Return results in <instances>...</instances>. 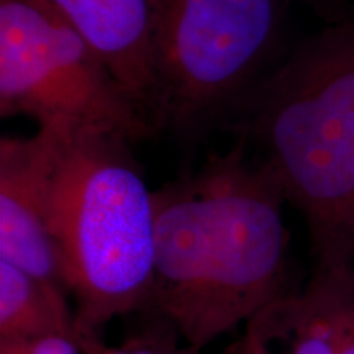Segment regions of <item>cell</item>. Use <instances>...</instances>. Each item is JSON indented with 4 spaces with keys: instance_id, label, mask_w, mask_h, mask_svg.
<instances>
[{
    "instance_id": "cell-1",
    "label": "cell",
    "mask_w": 354,
    "mask_h": 354,
    "mask_svg": "<svg viewBox=\"0 0 354 354\" xmlns=\"http://www.w3.org/2000/svg\"><path fill=\"white\" fill-rule=\"evenodd\" d=\"M286 196L243 141L154 190V277L145 313L201 353L292 292Z\"/></svg>"
},
{
    "instance_id": "cell-2",
    "label": "cell",
    "mask_w": 354,
    "mask_h": 354,
    "mask_svg": "<svg viewBox=\"0 0 354 354\" xmlns=\"http://www.w3.org/2000/svg\"><path fill=\"white\" fill-rule=\"evenodd\" d=\"M232 120L304 216L313 266H353L354 10L274 66Z\"/></svg>"
},
{
    "instance_id": "cell-3",
    "label": "cell",
    "mask_w": 354,
    "mask_h": 354,
    "mask_svg": "<svg viewBox=\"0 0 354 354\" xmlns=\"http://www.w3.org/2000/svg\"><path fill=\"white\" fill-rule=\"evenodd\" d=\"M59 127L51 232L81 339L102 336L117 318L145 313L154 277L156 209L130 141Z\"/></svg>"
},
{
    "instance_id": "cell-4",
    "label": "cell",
    "mask_w": 354,
    "mask_h": 354,
    "mask_svg": "<svg viewBox=\"0 0 354 354\" xmlns=\"http://www.w3.org/2000/svg\"><path fill=\"white\" fill-rule=\"evenodd\" d=\"M289 0H158L153 123L192 138L232 120L269 73Z\"/></svg>"
},
{
    "instance_id": "cell-5",
    "label": "cell",
    "mask_w": 354,
    "mask_h": 354,
    "mask_svg": "<svg viewBox=\"0 0 354 354\" xmlns=\"http://www.w3.org/2000/svg\"><path fill=\"white\" fill-rule=\"evenodd\" d=\"M0 113L131 145L156 133L91 43L48 0H0Z\"/></svg>"
},
{
    "instance_id": "cell-6",
    "label": "cell",
    "mask_w": 354,
    "mask_h": 354,
    "mask_svg": "<svg viewBox=\"0 0 354 354\" xmlns=\"http://www.w3.org/2000/svg\"><path fill=\"white\" fill-rule=\"evenodd\" d=\"M59 135V125H41L0 141V261L68 292L50 212Z\"/></svg>"
},
{
    "instance_id": "cell-7",
    "label": "cell",
    "mask_w": 354,
    "mask_h": 354,
    "mask_svg": "<svg viewBox=\"0 0 354 354\" xmlns=\"http://www.w3.org/2000/svg\"><path fill=\"white\" fill-rule=\"evenodd\" d=\"M48 2L91 43L153 123V28L158 0Z\"/></svg>"
},
{
    "instance_id": "cell-8",
    "label": "cell",
    "mask_w": 354,
    "mask_h": 354,
    "mask_svg": "<svg viewBox=\"0 0 354 354\" xmlns=\"http://www.w3.org/2000/svg\"><path fill=\"white\" fill-rule=\"evenodd\" d=\"M261 315L286 354H343L354 339V264L313 266L302 290Z\"/></svg>"
},
{
    "instance_id": "cell-9",
    "label": "cell",
    "mask_w": 354,
    "mask_h": 354,
    "mask_svg": "<svg viewBox=\"0 0 354 354\" xmlns=\"http://www.w3.org/2000/svg\"><path fill=\"white\" fill-rule=\"evenodd\" d=\"M68 297L63 287L0 261V342L77 339L76 312Z\"/></svg>"
},
{
    "instance_id": "cell-10",
    "label": "cell",
    "mask_w": 354,
    "mask_h": 354,
    "mask_svg": "<svg viewBox=\"0 0 354 354\" xmlns=\"http://www.w3.org/2000/svg\"><path fill=\"white\" fill-rule=\"evenodd\" d=\"M151 328L131 336L117 346H110L102 336H86L77 339L82 354H198L190 349L166 323L154 320Z\"/></svg>"
},
{
    "instance_id": "cell-11",
    "label": "cell",
    "mask_w": 354,
    "mask_h": 354,
    "mask_svg": "<svg viewBox=\"0 0 354 354\" xmlns=\"http://www.w3.org/2000/svg\"><path fill=\"white\" fill-rule=\"evenodd\" d=\"M0 354H82L76 338L51 336L32 342H0Z\"/></svg>"
},
{
    "instance_id": "cell-12",
    "label": "cell",
    "mask_w": 354,
    "mask_h": 354,
    "mask_svg": "<svg viewBox=\"0 0 354 354\" xmlns=\"http://www.w3.org/2000/svg\"><path fill=\"white\" fill-rule=\"evenodd\" d=\"M272 339L263 315L248 322L245 331L233 344L225 349L223 354H272Z\"/></svg>"
},
{
    "instance_id": "cell-13",
    "label": "cell",
    "mask_w": 354,
    "mask_h": 354,
    "mask_svg": "<svg viewBox=\"0 0 354 354\" xmlns=\"http://www.w3.org/2000/svg\"><path fill=\"white\" fill-rule=\"evenodd\" d=\"M289 2H305V3H312V2H317V0H289Z\"/></svg>"
}]
</instances>
